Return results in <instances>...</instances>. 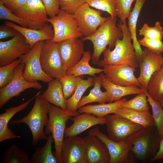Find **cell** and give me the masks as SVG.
I'll list each match as a JSON object with an SVG mask.
<instances>
[{
    "instance_id": "cell-1",
    "label": "cell",
    "mask_w": 163,
    "mask_h": 163,
    "mask_svg": "<svg viewBox=\"0 0 163 163\" xmlns=\"http://www.w3.org/2000/svg\"><path fill=\"white\" fill-rule=\"evenodd\" d=\"M117 25L123 33L122 38L117 40L113 50L109 48L104 50V59L99 61L98 66L103 67L109 64H125L135 68L138 67L139 64L134 46L132 43L130 34L126 22L123 23L120 21Z\"/></svg>"
},
{
    "instance_id": "cell-2",
    "label": "cell",
    "mask_w": 163,
    "mask_h": 163,
    "mask_svg": "<svg viewBox=\"0 0 163 163\" xmlns=\"http://www.w3.org/2000/svg\"><path fill=\"white\" fill-rule=\"evenodd\" d=\"M41 92L37 93L34 105L28 114L21 119L12 120L11 123V124L23 123L28 126L32 134L33 145H36L40 140L46 139L47 137L43 129L48 121L49 103L40 94Z\"/></svg>"
},
{
    "instance_id": "cell-3",
    "label": "cell",
    "mask_w": 163,
    "mask_h": 163,
    "mask_svg": "<svg viewBox=\"0 0 163 163\" xmlns=\"http://www.w3.org/2000/svg\"><path fill=\"white\" fill-rule=\"evenodd\" d=\"M116 18H112L109 16L94 34L82 38L83 41L90 40L93 44L94 51L91 59L94 65L97 64L101 54L107 45L110 49L113 48L117 40L122 38L123 33L116 25Z\"/></svg>"
},
{
    "instance_id": "cell-4",
    "label": "cell",
    "mask_w": 163,
    "mask_h": 163,
    "mask_svg": "<svg viewBox=\"0 0 163 163\" xmlns=\"http://www.w3.org/2000/svg\"><path fill=\"white\" fill-rule=\"evenodd\" d=\"M48 108L49 118L44 132L46 135L51 134L55 144L54 155L58 163H62L61 151L66 123L68 120L80 113L77 111L62 109L50 103Z\"/></svg>"
},
{
    "instance_id": "cell-5",
    "label": "cell",
    "mask_w": 163,
    "mask_h": 163,
    "mask_svg": "<svg viewBox=\"0 0 163 163\" xmlns=\"http://www.w3.org/2000/svg\"><path fill=\"white\" fill-rule=\"evenodd\" d=\"M105 117L108 137L116 142L132 144L144 129L141 125L115 113Z\"/></svg>"
},
{
    "instance_id": "cell-6",
    "label": "cell",
    "mask_w": 163,
    "mask_h": 163,
    "mask_svg": "<svg viewBox=\"0 0 163 163\" xmlns=\"http://www.w3.org/2000/svg\"><path fill=\"white\" fill-rule=\"evenodd\" d=\"M47 21L53 26L54 35L51 41L55 43L82 36L78 22L73 17V14L60 9L56 15L48 18Z\"/></svg>"
},
{
    "instance_id": "cell-7",
    "label": "cell",
    "mask_w": 163,
    "mask_h": 163,
    "mask_svg": "<svg viewBox=\"0 0 163 163\" xmlns=\"http://www.w3.org/2000/svg\"><path fill=\"white\" fill-rule=\"evenodd\" d=\"M45 41L36 44L30 51L19 58L25 64L23 72L24 78L28 82L38 81L48 83L53 78L47 75L43 71L40 60L41 52Z\"/></svg>"
},
{
    "instance_id": "cell-8",
    "label": "cell",
    "mask_w": 163,
    "mask_h": 163,
    "mask_svg": "<svg viewBox=\"0 0 163 163\" xmlns=\"http://www.w3.org/2000/svg\"><path fill=\"white\" fill-rule=\"evenodd\" d=\"M155 127L144 128L132 143L131 151L140 160L150 161L158 149L161 137Z\"/></svg>"
},
{
    "instance_id": "cell-9",
    "label": "cell",
    "mask_w": 163,
    "mask_h": 163,
    "mask_svg": "<svg viewBox=\"0 0 163 163\" xmlns=\"http://www.w3.org/2000/svg\"><path fill=\"white\" fill-rule=\"evenodd\" d=\"M40 60L43 70L50 77L59 80L66 75L62 66L57 43L51 40L45 41Z\"/></svg>"
},
{
    "instance_id": "cell-10",
    "label": "cell",
    "mask_w": 163,
    "mask_h": 163,
    "mask_svg": "<svg viewBox=\"0 0 163 163\" xmlns=\"http://www.w3.org/2000/svg\"><path fill=\"white\" fill-rule=\"evenodd\" d=\"M13 12L22 20L27 28L40 29L47 22L48 15L41 0H27L21 8Z\"/></svg>"
},
{
    "instance_id": "cell-11",
    "label": "cell",
    "mask_w": 163,
    "mask_h": 163,
    "mask_svg": "<svg viewBox=\"0 0 163 163\" xmlns=\"http://www.w3.org/2000/svg\"><path fill=\"white\" fill-rule=\"evenodd\" d=\"M102 11L91 8L85 2L79 7L73 14L77 20L79 30L84 37L94 34L97 28L104 23L107 18L102 16Z\"/></svg>"
},
{
    "instance_id": "cell-12",
    "label": "cell",
    "mask_w": 163,
    "mask_h": 163,
    "mask_svg": "<svg viewBox=\"0 0 163 163\" xmlns=\"http://www.w3.org/2000/svg\"><path fill=\"white\" fill-rule=\"evenodd\" d=\"M25 64L21 62L15 69V75L12 81L5 86L0 89V109L12 98L19 96L25 90L34 88L40 90L42 85L38 82H28L23 76Z\"/></svg>"
},
{
    "instance_id": "cell-13",
    "label": "cell",
    "mask_w": 163,
    "mask_h": 163,
    "mask_svg": "<svg viewBox=\"0 0 163 163\" xmlns=\"http://www.w3.org/2000/svg\"><path fill=\"white\" fill-rule=\"evenodd\" d=\"M31 49L25 37L19 32L8 41H0V67L10 63Z\"/></svg>"
},
{
    "instance_id": "cell-14",
    "label": "cell",
    "mask_w": 163,
    "mask_h": 163,
    "mask_svg": "<svg viewBox=\"0 0 163 163\" xmlns=\"http://www.w3.org/2000/svg\"><path fill=\"white\" fill-rule=\"evenodd\" d=\"M62 163H88L85 142L78 136L65 138L62 146Z\"/></svg>"
},
{
    "instance_id": "cell-15",
    "label": "cell",
    "mask_w": 163,
    "mask_h": 163,
    "mask_svg": "<svg viewBox=\"0 0 163 163\" xmlns=\"http://www.w3.org/2000/svg\"><path fill=\"white\" fill-rule=\"evenodd\" d=\"M103 67L105 77L112 83L123 86H135L141 88L138 78L134 75L136 68L125 64H109Z\"/></svg>"
},
{
    "instance_id": "cell-16",
    "label": "cell",
    "mask_w": 163,
    "mask_h": 163,
    "mask_svg": "<svg viewBox=\"0 0 163 163\" xmlns=\"http://www.w3.org/2000/svg\"><path fill=\"white\" fill-rule=\"evenodd\" d=\"M88 134L96 136L106 145L109 152V163H128L129 153L131 151L132 144L113 141L101 132L97 127L90 130Z\"/></svg>"
},
{
    "instance_id": "cell-17",
    "label": "cell",
    "mask_w": 163,
    "mask_h": 163,
    "mask_svg": "<svg viewBox=\"0 0 163 163\" xmlns=\"http://www.w3.org/2000/svg\"><path fill=\"white\" fill-rule=\"evenodd\" d=\"M83 41L78 38H73L57 43L62 66L66 72L82 58L85 51Z\"/></svg>"
},
{
    "instance_id": "cell-18",
    "label": "cell",
    "mask_w": 163,
    "mask_h": 163,
    "mask_svg": "<svg viewBox=\"0 0 163 163\" xmlns=\"http://www.w3.org/2000/svg\"><path fill=\"white\" fill-rule=\"evenodd\" d=\"M143 51L142 60L139 63L140 73L138 78L141 86V88L147 91L148 84L151 77L155 72L161 69L163 57L146 48Z\"/></svg>"
},
{
    "instance_id": "cell-19",
    "label": "cell",
    "mask_w": 163,
    "mask_h": 163,
    "mask_svg": "<svg viewBox=\"0 0 163 163\" xmlns=\"http://www.w3.org/2000/svg\"><path fill=\"white\" fill-rule=\"evenodd\" d=\"M5 24L16 29L21 34L31 49L38 42L42 41L51 40L54 37V30L51 24L46 23L42 28L37 29L24 27L8 21H5Z\"/></svg>"
},
{
    "instance_id": "cell-20",
    "label": "cell",
    "mask_w": 163,
    "mask_h": 163,
    "mask_svg": "<svg viewBox=\"0 0 163 163\" xmlns=\"http://www.w3.org/2000/svg\"><path fill=\"white\" fill-rule=\"evenodd\" d=\"M86 144L88 163H109L110 155L105 143L96 136L83 138Z\"/></svg>"
},
{
    "instance_id": "cell-21",
    "label": "cell",
    "mask_w": 163,
    "mask_h": 163,
    "mask_svg": "<svg viewBox=\"0 0 163 163\" xmlns=\"http://www.w3.org/2000/svg\"><path fill=\"white\" fill-rule=\"evenodd\" d=\"M71 120L73 123L69 127H66L64 137L77 136L91 127L97 124H105L106 118L98 117L94 115L83 113L72 117Z\"/></svg>"
},
{
    "instance_id": "cell-22",
    "label": "cell",
    "mask_w": 163,
    "mask_h": 163,
    "mask_svg": "<svg viewBox=\"0 0 163 163\" xmlns=\"http://www.w3.org/2000/svg\"><path fill=\"white\" fill-rule=\"evenodd\" d=\"M37 93L32 98L18 106L6 109L4 113L0 114V142L12 139L20 138L21 136L14 134L8 128V123L11 118L17 113L25 109L35 98Z\"/></svg>"
},
{
    "instance_id": "cell-23",
    "label": "cell",
    "mask_w": 163,
    "mask_h": 163,
    "mask_svg": "<svg viewBox=\"0 0 163 163\" xmlns=\"http://www.w3.org/2000/svg\"><path fill=\"white\" fill-rule=\"evenodd\" d=\"M101 85L108 93L110 98L109 103L118 101L123 97L130 94H136L144 92L142 88L135 86H123L114 84L101 72Z\"/></svg>"
},
{
    "instance_id": "cell-24",
    "label": "cell",
    "mask_w": 163,
    "mask_h": 163,
    "mask_svg": "<svg viewBox=\"0 0 163 163\" xmlns=\"http://www.w3.org/2000/svg\"><path fill=\"white\" fill-rule=\"evenodd\" d=\"M146 0H136L134 7L128 18V27L133 40L136 57L138 62L142 60L144 51L142 49L137 38L136 24L138 17Z\"/></svg>"
},
{
    "instance_id": "cell-25",
    "label": "cell",
    "mask_w": 163,
    "mask_h": 163,
    "mask_svg": "<svg viewBox=\"0 0 163 163\" xmlns=\"http://www.w3.org/2000/svg\"><path fill=\"white\" fill-rule=\"evenodd\" d=\"M114 113L140 124L144 128L155 126L152 115L149 110L140 111L122 107L118 109Z\"/></svg>"
},
{
    "instance_id": "cell-26",
    "label": "cell",
    "mask_w": 163,
    "mask_h": 163,
    "mask_svg": "<svg viewBox=\"0 0 163 163\" xmlns=\"http://www.w3.org/2000/svg\"><path fill=\"white\" fill-rule=\"evenodd\" d=\"M127 101L125 97L120 100L108 104L84 106L78 108L80 113H88L98 117H103L110 113H114L119 109L122 107L123 103Z\"/></svg>"
},
{
    "instance_id": "cell-27",
    "label": "cell",
    "mask_w": 163,
    "mask_h": 163,
    "mask_svg": "<svg viewBox=\"0 0 163 163\" xmlns=\"http://www.w3.org/2000/svg\"><path fill=\"white\" fill-rule=\"evenodd\" d=\"M42 95L50 103L66 109V99L64 97L61 84L59 80L53 78L48 82L47 89Z\"/></svg>"
},
{
    "instance_id": "cell-28",
    "label": "cell",
    "mask_w": 163,
    "mask_h": 163,
    "mask_svg": "<svg viewBox=\"0 0 163 163\" xmlns=\"http://www.w3.org/2000/svg\"><path fill=\"white\" fill-rule=\"evenodd\" d=\"M91 57L89 51H85L79 61L66 70V74L73 75L76 76L88 75L94 77L95 74L103 72L104 69L94 68L90 65L89 62Z\"/></svg>"
},
{
    "instance_id": "cell-29",
    "label": "cell",
    "mask_w": 163,
    "mask_h": 163,
    "mask_svg": "<svg viewBox=\"0 0 163 163\" xmlns=\"http://www.w3.org/2000/svg\"><path fill=\"white\" fill-rule=\"evenodd\" d=\"M93 78L94 88L90 90L87 95L82 97L78 105V109L86 104L92 102H97L100 104H103L110 101V98L107 91L103 92L101 90V74L98 76L95 75Z\"/></svg>"
},
{
    "instance_id": "cell-30",
    "label": "cell",
    "mask_w": 163,
    "mask_h": 163,
    "mask_svg": "<svg viewBox=\"0 0 163 163\" xmlns=\"http://www.w3.org/2000/svg\"><path fill=\"white\" fill-rule=\"evenodd\" d=\"M78 83L76 89L72 95L66 100V109L76 112L78 103L85 91L94 85V78L89 77L87 79H82L77 76Z\"/></svg>"
},
{
    "instance_id": "cell-31",
    "label": "cell",
    "mask_w": 163,
    "mask_h": 163,
    "mask_svg": "<svg viewBox=\"0 0 163 163\" xmlns=\"http://www.w3.org/2000/svg\"><path fill=\"white\" fill-rule=\"evenodd\" d=\"M46 140V144L43 146L36 149L30 159V163H58L52 151L54 140L51 134H49Z\"/></svg>"
},
{
    "instance_id": "cell-32",
    "label": "cell",
    "mask_w": 163,
    "mask_h": 163,
    "mask_svg": "<svg viewBox=\"0 0 163 163\" xmlns=\"http://www.w3.org/2000/svg\"><path fill=\"white\" fill-rule=\"evenodd\" d=\"M2 161L3 163H30V159L27 153L13 144L4 152Z\"/></svg>"
},
{
    "instance_id": "cell-33",
    "label": "cell",
    "mask_w": 163,
    "mask_h": 163,
    "mask_svg": "<svg viewBox=\"0 0 163 163\" xmlns=\"http://www.w3.org/2000/svg\"><path fill=\"white\" fill-rule=\"evenodd\" d=\"M147 92L154 100L160 101L163 98V72H156L150 78L147 85Z\"/></svg>"
},
{
    "instance_id": "cell-34",
    "label": "cell",
    "mask_w": 163,
    "mask_h": 163,
    "mask_svg": "<svg viewBox=\"0 0 163 163\" xmlns=\"http://www.w3.org/2000/svg\"><path fill=\"white\" fill-rule=\"evenodd\" d=\"M147 97V101L151 107L152 117L160 137H163V108L159 101L153 99L145 91Z\"/></svg>"
},
{
    "instance_id": "cell-35",
    "label": "cell",
    "mask_w": 163,
    "mask_h": 163,
    "mask_svg": "<svg viewBox=\"0 0 163 163\" xmlns=\"http://www.w3.org/2000/svg\"><path fill=\"white\" fill-rule=\"evenodd\" d=\"M21 62L19 58L8 64L0 67V88L5 86L12 81L15 75V69Z\"/></svg>"
},
{
    "instance_id": "cell-36",
    "label": "cell",
    "mask_w": 163,
    "mask_h": 163,
    "mask_svg": "<svg viewBox=\"0 0 163 163\" xmlns=\"http://www.w3.org/2000/svg\"><path fill=\"white\" fill-rule=\"evenodd\" d=\"M148 102L147 95L144 91L138 94L132 99L124 102L122 107L140 111H149L150 107Z\"/></svg>"
},
{
    "instance_id": "cell-37",
    "label": "cell",
    "mask_w": 163,
    "mask_h": 163,
    "mask_svg": "<svg viewBox=\"0 0 163 163\" xmlns=\"http://www.w3.org/2000/svg\"><path fill=\"white\" fill-rule=\"evenodd\" d=\"M117 0H86L90 7L107 12L112 18L117 16L116 5Z\"/></svg>"
},
{
    "instance_id": "cell-38",
    "label": "cell",
    "mask_w": 163,
    "mask_h": 163,
    "mask_svg": "<svg viewBox=\"0 0 163 163\" xmlns=\"http://www.w3.org/2000/svg\"><path fill=\"white\" fill-rule=\"evenodd\" d=\"M65 98L67 99L74 94L77 86V76L73 75L66 74L59 80Z\"/></svg>"
},
{
    "instance_id": "cell-39",
    "label": "cell",
    "mask_w": 163,
    "mask_h": 163,
    "mask_svg": "<svg viewBox=\"0 0 163 163\" xmlns=\"http://www.w3.org/2000/svg\"><path fill=\"white\" fill-rule=\"evenodd\" d=\"M139 34L144 37L152 39L162 40L163 37V27L161 22H156L155 26L150 27L147 24H145L139 30Z\"/></svg>"
},
{
    "instance_id": "cell-40",
    "label": "cell",
    "mask_w": 163,
    "mask_h": 163,
    "mask_svg": "<svg viewBox=\"0 0 163 163\" xmlns=\"http://www.w3.org/2000/svg\"><path fill=\"white\" fill-rule=\"evenodd\" d=\"M136 0H117L116 10L117 16L120 21L123 23L126 22V19L129 17L132 8L131 5Z\"/></svg>"
},
{
    "instance_id": "cell-41",
    "label": "cell",
    "mask_w": 163,
    "mask_h": 163,
    "mask_svg": "<svg viewBox=\"0 0 163 163\" xmlns=\"http://www.w3.org/2000/svg\"><path fill=\"white\" fill-rule=\"evenodd\" d=\"M140 45L145 46L149 50L162 56L163 53V42L161 40L152 39L144 37L139 40Z\"/></svg>"
},
{
    "instance_id": "cell-42",
    "label": "cell",
    "mask_w": 163,
    "mask_h": 163,
    "mask_svg": "<svg viewBox=\"0 0 163 163\" xmlns=\"http://www.w3.org/2000/svg\"><path fill=\"white\" fill-rule=\"evenodd\" d=\"M0 19L11 21L18 24L22 27H27L22 20L16 15L11 10L6 7L1 1H0Z\"/></svg>"
},
{
    "instance_id": "cell-43",
    "label": "cell",
    "mask_w": 163,
    "mask_h": 163,
    "mask_svg": "<svg viewBox=\"0 0 163 163\" xmlns=\"http://www.w3.org/2000/svg\"><path fill=\"white\" fill-rule=\"evenodd\" d=\"M60 9L73 14L78 8L86 2V0H59Z\"/></svg>"
},
{
    "instance_id": "cell-44",
    "label": "cell",
    "mask_w": 163,
    "mask_h": 163,
    "mask_svg": "<svg viewBox=\"0 0 163 163\" xmlns=\"http://www.w3.org/2000/svg\"><path fill=\"white\" fill-rule=\"evenodd\" d=\"M47 15L50 17L56 16L60 9L59 0H41Z\"/></svg>"
},
{
    "instance_id": "cell-45",
    "label": "cell",
    "mask_w": 163,
    "mask_h": 163,
    "mask_svg": "<svg viewBox=\"0 0 163 163\" xmlns=\"http://www.w3.org/2000/svg\"><path fill=\"white\" fill-rule=\"evenodd\" d=\"M19 32L16 29L6 24L0 26V39L14 37Z\"/></svg>"
},
{
    "instance_id": "cell-46",
    "label": "cell",
    "mask_w": 163,
    "mask_h": 163,
    "mask_svg": "<svg viewBox=\"0 0 163 163\" xmlns=\"http://www.w3.org/2000/svg\"><path fill=\"white\" fill-rule=\"evenodd\" d=\"M27 0H0L4 5L13 12L21 8Z\"/></svg>"
},
{
    "instance_id": "cell-47",
    "label": "cell",
    "mask_w": 163,
    "mask_h": 163,
    "mask_svg": "<svg viewBox=\"0 0 163 163\" xmlns=\"http://www.w3.org/2000/svg\"><path fill=\"white\" fill-rule=\"evenodd\" d=\"M163 159V137L160 140L158 151L150 161V162Z\"/></svg>"
},
{
    "instance_id": "cell-48",
    "label": "cell",
    "mask_w": 163,
    "mask_h": 163,
    "mask_svg": "<svg viewBox=\"0 0 163 163\" xmlns=\"http://www.w3.org/2000/svg\"><path fill=\"white\" fill-rule=\"evenodd\" d=\"M161 106L163 108V98L159 101Z\"/></svg>"
},
{
    "instance_id": "cell-49",
    "label": "cell",
    "mask_w": 163,
    "mask_h": 163,
    "mask_svg": "<svg viewBox=\"0 0 163 163\" xmlns=\"http://www.w3.org/2000/svg\"><path fill=\"white\" fill-rule=\"evenodd\" d=\"M161 71L163 72V61L161 66Z\"/></svg>"
},
{
    "instance_id": "cell-50",
    "label": "cell",
    "mask_w": 163,
    "mask_h": 163,
    "mask_svg": "<svg viewBox=\"0 0 163 163\" xmlns=\"http://www.w3.org/2000/svg\"></svg>"
}]
</instances>
